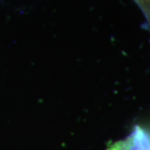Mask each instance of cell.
Listing matches in <instances>:
<instances>
[{
	"label": "cell",
	"mask_w": 150,
	"mask_h": 150,
	"mask_svg": "<svg viewBox=\"0 0 150 150\" xmlns=\"http://www.w3.org/2000/svg\"><path fill=\"white\" fill-rule=\"evenodd\" d=\"M107 150H150V129L136 126L128 137L109 144Z\"/></svg>",
	"instance_id": "6da1fadb"
}]
</instances>
